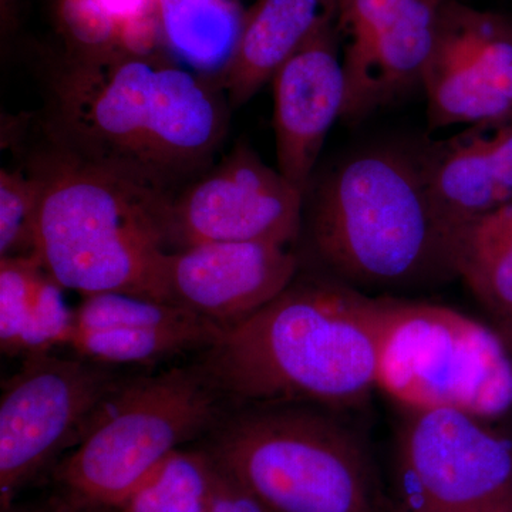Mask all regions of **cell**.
Here are the masks:
<instances>
[{"mask_svg":"<svg viewBox=\"0 0 512 512\" xmlns=\"http://www.w3.org/2000/svg\"><path fill=\"white\" fill-rule=\"evenodd\" d=\"M221 84L153 53H72L47 80L50 147L177 197L227 137Z\"/></svg>","mask_w":512,"mask_h":512,"instance_id":"6da1fadb","label":"cell"},{"mask_svg":"<svg viewBox=\"0 0 512 512\" xmlns=\"http://www.w3.org/2000/svg\"><path fill=\"white\" fill-rule=\"evenodd\" d=\"M202 367L254 406H359L377 389V299L336 278H295L225 329Z\"/></svg>","mask_w":512,"mask_h":512,"instance_id":"7a4b0ae2","label":"cell"},{"mask_svg":"<svg viewBox=\"0 0 512 512\" xmlns=\"http://www.w3.org/2000/svg\"><path fill=\"white\" fill-rule=\"evenodd\" d=\"M313 249L350 288L409 291L457 278L460 228L431 190L420 141L346 158L312 192Z\"/></svg>","mask_w":512,"mask_h":512,"instance_id":"3957f363","label":"cell"},{"mask_svg":"<svg viewBox=\"0 0 512 512\" xmlns=\"http://www.w3.org/2000/svg\"><path fill=\"white\" fill-rule=\"evenodd\" d=\"M40 185L35 255L64 289L123 292L174 303V197L56 148L33 160Z\"/></svg>","mask_w":512,"mask_h":512,"instance_id":"277c9868","label":"cell"},{"mask_svg":"<svg viewBox=\"0 0 512 512\" xmlns=\"http://www.w3.org/2000/svg\"><path fill=\"white\" fill-rule=\"evenodd\" d=\"M205 450L268 512H393L359 437L311 406H255Z\"/></svg>","mask_w":512,"mask_h":512,"instance_id":"5b68a950","label":"cell"},{"mask_svg":"<svg viewBox=\"0 0 512 512\" xmlns=\"http://www.w3.org/2000/svg\"><path fill=\"white\" fill-rule=\"evenodd\" d=\"M218 394L202 366L120 380L57 464L60 495L82 512L116 510L174 451L218 423Z\"/></svg>","mask_w":512,"mask_h":512,"instance_id":"8992f818","label":"cell"},{"mask_svg":"<svg viewBox=\"0 0 512 512\" xmlns=\"http://www.w3.org/2000/svg\"><path fill=\"white\" fill-rule=\"evenodd\" d=\"M377 389L407 412L512 413V356L497 329L420 301L377 299Z\"/></svg>","mask_w":512,"mask_h":512,"instance_id":"52a82bcc","label":"cell"},{"mask_svg":"<svg viewBox=\"0 0 512 512\" xmlns=\"http://www.w3.org/2000/svg\"><path fill=\"white\" fill-rule=\"evenodd\" d=\"M120 380L110 366L49 353L25 357L0 397V505L15 503L64 451L73 448Z\"/></svg>","mask_w":512,"mask_h":512,"instance_id":"ba28073f","label":"cell"},{"mask_svg":"<svg viewBox=\"0 0 512 512\" xmlns=\"http://www.w3.org/2000/svg\"><path fill=\"white\" fill-rule=\"evenodd\" d=\"M393 512H481L512 501V440L458 410L409 412Z\"/></svg>","mask_w":512,"mask_h":512,"instance_id":"9c48e42d","label":"cell"},{"mask_svg":"<svg viewBox=\"0 0 512 512\" xmlns=\"http://www.w3.org/2000/svg\"><path fill=\"white\" fill-rule=\"evenodd\" d=\"M303 204L305 194L278 168L239 144L174 198V251L207 242L291 247L301 235Z\"/></svg>","mask_w":512,"mask_h":512,"instance_id":"30bf717a","label":"cell"},{"mask_svg":"<svg viewBox=\"0 0 512 512\" xmlns=\"http://www.w3.org/2000/svg\"><path fill=\"white\" fill-rule=\"evenodd\" d=\"M430 130L512 113V20L443 0L421 82Z\"/></svg>","mask_w":512,"mask_h":512,"instance_id":"8fae6325","label":"cell"},{"mask_svg":"<svg viewBox=\"0 0 512 512\" xmlns=\"http://www.w3.org/2000/svg\"><path fill=\"white\" fill-rule=\"evenodd\" d=\"M298 266L289 245L207 242L168 254V289L174 303L228 329L274 301Z\"/></svg>","mask_w":512,"mask_h":512,"instance_id":"7c38bea8","label":"cell"},{"mask_svg":"<svg viewBox=\"0 0 512 512\" xmlns=\"http://www.w3.org/2000/svg\"><path fill=\"white\" fill-rule=\"evenodd\" d=\"M336 25L323 29L276 72L274 128L278 170L306 194L330 128L346 99Z\"/></svg>","mask_w":512,"mask_h":512,"instance_id":"4fadbf2b","label":"cell"},{"mask_svg":"<svg viewBox=\"0 0 512 512\" xmlns=\"http://www.w3.org/2000/svg\"><path fill=\"white\" fill-rule=\"evenodd\" d=\"M420 147L434 197L458 227L512 201V113Z\"/></svg>","mask_w":512,"mask_h":512,"instance_id":"5bb4252c","label":"cell"},{"mask_svg":"<svg viewBox=\"0 0 512 512\" xmlns=\"http://www.w3.org/2000/svg\"><path fill=\"white\" fill-rule=\"evenodd\" d=\"M443 0H413L389 28L343 47L346 99L342 119L359 121L423 82Z\"/></svg>","mask_w":512,"mask_h":512,"instance_id":"9a60e30c","label":"cell"},{"mask_svg":"<svg viewBox=\"0 0 512 512\" xmlns=\"http://www.w3.org/2000/svg\"><path fill=\"white\" fill-rule=\"evenodd\" d=\"M339 0H258L247 10L237 52L220 76L231 107L244 106L301 47L336 25Z\"/></svg>","mask_w":512,"mask_h":512,"instance_id":"2e32d148","label":"cell"},{"mask_svg":"<svg viewBox=\"0 0 512 512\" xmlns=\"http://www.w3.org/2000/svg\"><path fill=\"white\" fill-rule=\"evenodd\" d=\"M161 39L198 73L221 74L237 52L247 10L238 0H158Z\"/></svg>","mask_w":512,"mask_h":512,"instance_id":"e0dca14e","label":"cell"},{"mask_svg":"<svg viewBox=\"0 0 512 512\" xmlns=\"http://www.w3.org/2000/svg\"><path fill=\"white\" fill-rule=\"evenodd\" d=\"M456 275L494 322L512 318V201L460 228Z\"/></svg>","mask_w":512,"mask_h":512,"instance_id":"ac0fdd59","label":"cell"},{"mask_svg":"<svg viewBox=\"0 0 512 512\" xmlns=\"http://www.w3.org/2000/svg\"><path fill=\"white\" fill-rule=\"evenodd\" d=\"M224 330L212 320L173 329H74L67 348L100 365H147L185 350L210 349Z\"/></svg>","mask_w":512,"mask_h":512,"instance_id":"d6986e66","label":"cell"},{"mask_svg":"<svg viewBox=\"0 0 512 512\" xmlns=\"http://www.w3.org/2000/svg\"><path fill=\"white\" fill-rule=\"evenodd\" d=\"M218 467L207 450L174 451L114 512H208Z\"/></svg>","mask_w":512,"mask_h":512,"instance_id":"ffe728a7","label":"cell"},{"mask_svg":"<svg viewBox=\"0 0 512 512\" xmlns=\"http://www.w3.org/2000/svg\"><path fill=\"white\" fill-rule=\"evenodd\" d=\"M210 320L178 305L123 292L83 296L74 309V329H173Z\"/></svg>","mask_w":512,"mask_h":512,"instance_id":"44dd1931","label":"cell"},{"mask_svg":"<svg viewBox=\"0 0 512 512\" xmlns=\"http://www.w3.org/2000/svg\"><path fill=\"white\" fill-rule=\"evenodd\" d=\"M39 201V181L30 171H0V258L35 255Z\"/></svg>","mask_w":512,"mask_h":512,"instance_id":"7402d4cb","label":"cell"},{"mask_svg":"<svg viewBox=\"0 0 512 512\" xmlns=\"http://www.w3.org/2000/svg\"><path fill=\"white\" fill-rule=\"evenodd\" d=\"M42 272L36 255L0 258V346L5 355L18 356Z\"/></svg>","mask_w":512,"mask_h":512,"instance_id":"603a6c76","label":"cell"},{"mask_svg":"<svg viewBox=\"0 0 512 512\" xmlns=\"http://www.w3.org/2000/svg\"><path fill=\"white\" fill-rule=\"evenodd\" d=\"M59 13L72 53L94 55L120 46L119 26L101 0H60Z\"/></svg>","mask_w":512,"mask_h":512,"instance_id":"cb8c5ba5","label":"cell"},{"mask_svg":"<svg viewBox=\"0 0 512 512\" xmlns=\"http://www.w3.org/2000/svg\"><path fill=\"white\" fill-rule=\"evenodd\" d=\"M412 2L413 0H339L336 28L345 46L365 42L383 29L389 28Z\"/></svg>","mask_w":512,"mask_h":512,"instance_id":"d4e9b609","label":"cell"},{"mask_svg":"<svg viewBox=\"0 0 512 512\" xmlns=\"http://www.w3.org/2000/svg\"><path fill=\"white\" fill-rule=\"evenodd\" d=\"M218 467V466H217ZM208 512H268L264 505L218 467L217 484Z\"/></svg>","mask_w":512,"mask_h":512,"instance_id":"484cf974","label":"cell"},{"mask_svg":"<svg viewBox=\"0 0 512 512\" xmlns=\"http://www.w3.org/2000/svg\"><path fill=\"white\" fill-rule=\"evenodd\" d=\"M121 29L158 19V0H101Z\"/></svg>","mask_w":512,"mask_h":512,"instance_id":"4316f807","label":"cell"},{"mask_svg":"<svg viewBox=\"0 0 512 512\" xmlns=\"http://www.w3.org/2000/svg\"><path fill=\"white\" fill-rule=\"evenodd\" d=\"M2 512H82L76 510L73 505L67 503L66 500L59 495V497L52 498V500L45 501V503L16 505L13 503L10 507L5 508Z\"/></svg>","mask_w":512,"mask_h":512,"instance_id":"83f0119b","label":"cell"},{"mask_svg":"<svg viewBox=\"0 0 512 512\" xmlns=\"http://www.w3.org/2000/svg\"><path fill=\"white\" fill-rule=\"evenodd\" d=\"M494 328L500 333L503 338L505 346L510 350L512 356V318L500 320V322H494Z\"/></svg>","mask_w":512,"mask_h":512,"instance_id":"f1b7e54d","label":"cell"},{"mask_svg":"<svg viewBox=\"0 0 512 512\" xmlns=\"http://www.w3.org/2000/svg\"><path fill=\"white\" fill-rule=\"evenodd\" d=\"M481 512H512V501H508L503 505H498V507L491 508V510H485Z\"/></svg>","mask_w":512,"mask_h":512,"instance_id":"f546056e","label":"cell"},{"mask_svg":"<svg viewBox=\"0 0 512 512\" xmlns=\"http://www.w3.org/2000/svg\"><path fill=\"white\" fill-rule=\"evenodd\" d=\"M84 512H111V511H107V510H89V511H84Z\"/></svg>","mask_w":512,"mask_h":512,"instance_id":"4dcf8cb0","label":"cell"}]
</instances>
